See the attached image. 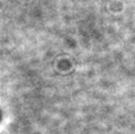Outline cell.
I'll return each mask as SVG.
<instances>
[{"label": "cell", "mask_w": 135, "mask_h": 134, "mask_svg": "<svg viewBox=\"0 0 135 134\" xmlns=\"http://www.w3.org/2000/svg\"><path fill=\"white\" fill-rule=\"evenodd\" d=\"M0 118H1V114H0Z\"/></svg>", "instance_id": "obj_1"}]
</instances>
